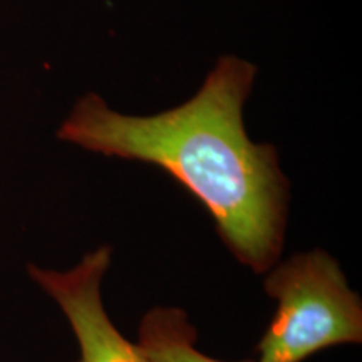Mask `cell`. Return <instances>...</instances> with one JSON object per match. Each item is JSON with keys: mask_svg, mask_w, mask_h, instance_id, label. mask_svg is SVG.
Masks as SVG:
<instances>
[{"mask_svg": "<svg viewBox=\"0 0 362 362\" xmlns=\"http://www.w3.org/2000/svg\"><path fill=\"white\" fill-rule=\"evenodd\" d=\"M264 288L277 310L257 347L259 362H302L327 347L362 341L361 298L327 252L275 264Z\"/></svg>", "mask_w": 362, "mask_h": 362, "instance_id": "2", "label": "cell"}, {"mask_svg": "<svg viewBox=\"0 0 362 362\" xmlns=\"http://www.w3.org/2000/svg\"><path fill=\"white\" fill-rule=\"evenodd\" d=\"M257 72L248 59L225 54L188 101L149 116L124 115L88 93L57 138L165 170L202 202L235 259L265 274L282 255L291 185L277 149L252 141L245 129L243 107Z\"/></svg>", "mask_w": 362, "mask_h": 362, "instance_id": "1", "label": "cell"}, {"mask_svg": "<svg viewBox=\"0 0 362 362\" xmlns=\"http://www.w3.org/2000/svg\"><path fill=\"white\" fill-rule=\"evenodd\" d=\"M138 346L149 362H223L197 349V329L178 307H155L146 312L139 324Z\"/></svg>", "mask_w": 362, "mask_h": 362, "instance_id": "4", "label": "cell"}, {"mask_svg": "<svg viewBox=\"0 0 362 362\" xmlns=\"http://www.w3.org/2000/svg\"><path fill=\"white\" fill-rule=\"evenodd\" d=\"M111 264V247L86 253L79 265L59 272L29 265V275L69 320L81 347L79 362H149L138 344L115 327L103 305L101 285Z\"/></svg>", "mask_w": 362, "mask_h": 362, "instance_id": "3", "label": "cell"}]
</instances>
